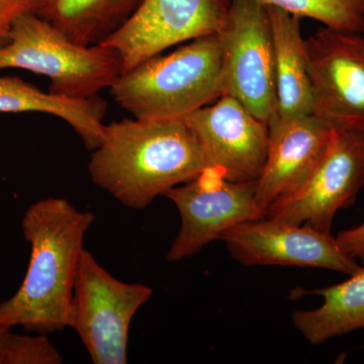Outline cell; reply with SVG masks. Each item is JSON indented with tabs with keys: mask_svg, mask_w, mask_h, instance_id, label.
<instances>
[{
	"mask_svg": "<svg viewBox=\"0 0 364 364\" xmlns=\"http://www.w3.org/2000/svg\"><path fill=\"white\" fill-rule=\"evenodd\" d=\"M9 68L47 76L52 95L88 100L111 87L123 71V62L114 48L77 44L32 13L16 18L0 44V70Z\"/></svg>",
	"mask_w": 364,
	"mask_h": 364,
	"instance_id": "4",
	"label": "cell"
},
{
	"mask_svg": "<svg viewBox=\"0 0 364 364\" xmlns=\"http://www.w3.org/2000/svg\"><path fill=\"white\" fill-rule=\"evenodd\" d=\"M256 181H228L218 167H207L193 181L165 193L176 205L181 226L167 260L193 257L241 223L263 219L267 213L256 200Z\"/></svg>",
	"mask_w": 364,
	"mask_h": 364,
	"instance_id": "8",
	"label": "cell"
},
{
	"mask_svg": "<svg viewBox=\"0 0 364 364\" xmlns=\"http://www.w3.org/2000/svg\"><path fill=\"white\" fill-rule=\"evenodd\" d=\"M63 358L44 334L37 336L11 332L0 355V364H60Z\"/></svg>",
	"mask_w": 364,
	"mask_h": 364,
	"instance_id": "19",
	"label": "cell"
},
{
	"mask_svg": "<svg viewBox=\"0 0 364 364\" xmlns=\"http://www.w3.org/2000/svg\"><path fill=\"white\" fill-rule=\"evenodd\" d=\"M335 286L304 291L322 296L314 310H296L291 322L306 341L320 345L330 339L364 329V267Z\"/></svg>",
	"mask_w": 364,
	"mask_h": 364,
	"instance_id": "16",
	"label": "cell"
},
{
	"mask_svg": "<svg viewBox=\"0 0 364 364\" xmlns=\"http://www.w3.org/2000/svg\"><path fill=\"white\" fill-rule=\"evenodd\" d=\"M220 240L244 267L323 268L348 275L363 267L344 253L331 233L267 217L241 223Z\"/></svg>",
	"mask_w": 364,
	"mask_h": 364,
	"instance_id": "11",
	"label": "cell"
},
{
	"mask_svg": "<svg viewBox=\"0 0 364 364\" xmlns=\"http://www.w3.org/2000/svg\"><path fill=\"white\" fill-rule=\"evenodd\" d=\"M93 221L92 213L80 212L65 198H43L26 210L21 229L31 245L30 262L18 291L0 303V324L44 335L67 327L83 242Z\"/></svg>",
	"mask_w": 364,
	"mask_h": 364,
	"instance_id": "2",
	"label": "cell"
},
{
	"mask_svg": "<svg viewBox=\"0 0 364 364\" xmlns=\"http://www.w3.org/2000/svg\"><path fill=\"white\" fill-rule=\"evenodd\" d=\"M153 294L150 287L112 277L83 250L67 327L77 333L95 364L128 363L132 320Z\"/></svg>",
	"mask_w": 364,
	"mask_h": 364,
	"instance_id": "5",
	"label": "cell"
},
{
	"mask_svg": "<svg viewBox=\"0 0 364 364\" xmlns=\"http://www.w3.org/2000/svg\"><path fill=\"white\" fill-rule=\"evenodd\" d=\"M207 167L202 148L182 117L105 124L102 143L88 162L93 183L136 210L193 181Z\"/></svg>",
	"mask_w": 364,
	"mask_h": 364,
	"instance_id": "1",
	"label": "cell"
},
{
	"mask_svg": "<svg viewBox=\"0 0 364 364\" xmlns=\"http://www.w3.org/2000/svg\"><path fill=\"white\" fill-rule=\"evenodd\" d=\"M182 119L200 144L208 167L221 168L234 182L259 178L267 161L268 124L238 100L222 95Z\"/></svg>",
	"mask_w": 364,
	"mask_h": 364,
	"instance_id": "12",
	"label": "cell"
},
{
	"mask_svg": "<svg viewBox=\"0 0 364 364\" xmlns=\"http://www.w3.org/2000/svg\"><path fill=\"white\" fill-rule=\"evenodd\" d=\"M267 161L257 179L256 200L267 208L298 188L310 176L329 143L331 129L313 114L268 122Z\"/></svg>",
	"mask_w": 364,
	"mask_h": 364,
	"instance_id": "13",
	"label": "cell"
},
{
	"mask_svg": "<svg viewBox=\"0 0 364 364\" xmlns=\"http://www.w3.org/2000/svg\"><path fill=\"white\" fill-rule=\"evenodd\" d=\"M231 0H142L119 31L102 44L114 48L127 72L181 43L215 35Z\"/></svg>",
	"mask_w": 364,
	"mask_h": 364,
	"instance_id": "10",
	"label": "cell"
},
{
	"mask_svg": "<svg viewBox=\"0 0 364 364\" xmlns=\"http://www.w3.org/2000/svg\"><path fill=\"white\" fill-rule=\"evenodd\" d=\"M312 114L330 129L364 134V36L320 28L306 40Z\"/></svg>",
	"mask_w": 364,
	"mask_h": 364,
	"instance_id": "9",
	"label": "cell"
},
{
	"mask_svg": "<svg viewBox=\"0 0 364 364\" xmlns=\"http://www.w3.org/2000/svg\"><path fill=\"white\" fill-rule=\"evenodd\" d=\"M109 92L139 119H174L213 104L223 95L219 37L191 41L168 55H157L124 72Z\"/></svg>",
	"mask_w": 364,
	"mask_h": 364,
	"instance_id": "3",
	"label": "cell"
},
{
	"mask_svg": "<svg viewBox=\"0 0 364 364\" xmlns=\"http://www.w3.org/2000/svg\"><path fill=\"white\" fill-rule=\"evenodd\" d=\"M107 104L102 97L71 100L44 92L23 79L0 76V112H44L65 121L86 149H97L104 134Z\"/></svg>",
	"mask_w": 364,
	"mask_h": 364,
	"instance_id": "15",
	"label": "cell"
},
{
	"mask_svg": "<svg viewBox=\"0 0 364 364\" xmlns=\"http://www.w3.org/2000/svg\"><path fill=\"white\" fill-rule=\"evenodd\" d=\"M267 7L274 52L277 114L284 117L312 114V90L301 18L277 7Z\"/></svg>",
	"mask_w": 364,
	"mask_h": 364,
	"instance_id": "14",
	"label": "cell"
},
{
	"mask_svg": "<svg viewBox=\"0 0 364 364\" xmlns=\"http://www.w3.org/2000/svg\"><path fill=\"white\" fill-rule=\"evenodd\" d=\"M364 186V134L331 129L329 143L305 181L273 202L267 217L331 233L335 215Z\"/></svg>",
	"mask_w": 364,
	"mask_h": 364,
	"instance_id": "7",
	"label": "cell"
},
{
	"mask_svg": "<svg viewBox=\"0 0 364 364\" xmlns=\"http://www.w3.org/2000/svg\"><path fill=\"white\" fill-rule=\"evenodd\" d=\"M265 6L320 21L326 28L364 33V0H257Z\"/></svg>",
	"mask_w": 364,
	"mask_h": 364,
	"instance_id": "18",
	"label": "cell"
},
{
	"mask_svg": "<svg viewBox=\"0 0 364 364\" xmlns=\"http://www.w3.org/2000/svg\"><path fill=\"white\" fill-rule=\"evenodd\" d=\"M142 0H45L38 14L68 39L100 45L119 31Z\"/></svg>",
	"mask_w": 364,
	"mask_h": 364,
	"instance_id": "17",
	"label": "cell"
},
{
	"mask_svg": "<svg viewBox=\"0 0 364 364\" xmlns=\"http://www.w3.org/2000/svg\"><path fill=\"white\" fill-rule=\"evenodd\" d=\"M217 35L223 95L236 98L268 124L277 114V92L267 7L257 0H231L226 21Z\"/></svg>",
	"mask_w": 364,
	"mask_h": 364,
	"instance_id": "6",
	"label": "cell"
},
{
	"mask_svg": "<svg viewBox=\"0 0 364 364\" xmlns=\"http://www.w3.org/2000/svg\"><path fill=\"white\" fill-rule=\"evenodd\" d=\"M11 332V329H7V328L4 327V326L0 324V355H1L2 351H4L7 338H9Z\"/></svg>",
	"mask_w": 364,
	"mask_h": 364,
	"instance_id": "22",
	"label": "cell"
},
{
	"mask_svg": "<svg viewBox=\"0 0 364 364\" xmlns=\"http://www.w3.org/2000/svg\"><path fill=\"white\" fill-rule=\"evenodd\" d=\"M45 0H0V44L6 40L11 25L26 14H37Z\"/></svg>",
	"mask_w": 364,
	"mask_h": 364,
	"instance_id": "20",
	"label": "cell"
},
{
	"mask_svg": "<svg viewBox=\"0 0 364 364\" xmlns=\"http://www.w3.org/2000/svg\"><path fill=\"white\" fill-rule=\"evenodd\" d=\"M336 240L345 254L364 264V223L358 227L340 232Z\"/></svg>",
	"mask_w": 364,
	"mask_h": 364,
	"instance_id": "21",
	"label": "cell"
}]
</instances>
